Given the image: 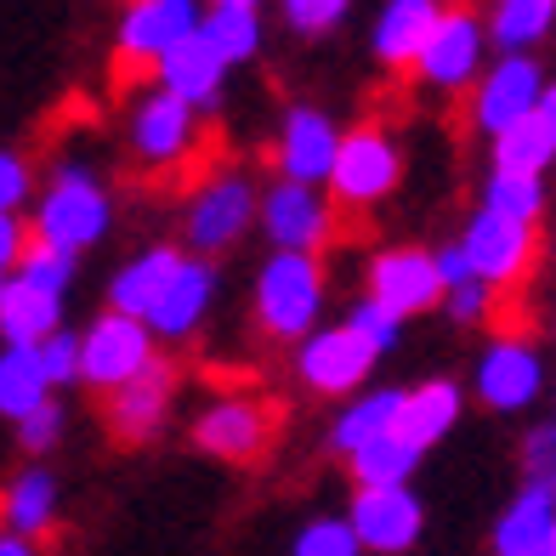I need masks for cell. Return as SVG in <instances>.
I'll return each mask as SVG.
<instances>
[{
	"label": "cell",
	"instance_id": "7dc6e473",
	"mask_svg": "<svg viewBox=\"0 0 556 556\" xmlns=\"http://www.w3.org/2000/svg\"><path fill=\"white\" fill-rule=\"evenodd\" d=\"M211 7H244V12H262V0H211Z\"/></svg>",
	"mask_w": 556,
	"mask_h": 556
},
{
	"label": "cell",
	"instance_id": "bcb514c9",
	"mask_svg": "<svg viewBox=\"0 0 556 556\" xmlns=\"http://www.w3.org/2000/svg\"><path fill=\"white\" fill-rule=\"evenodd\" d=\"M0 556H35L29 540H12V534H0Z\"/></svg>",
	"mask_w": 556,
	"mask_h": 556
},
{
	"label": "cell",
	"instance_id": "d590c367",
	"mask_svg": "<svg viewBox=\"0 0 556 556\" xmlns=\"http://www.w3.org/2000/svg\"><path fill=\"white\" fill-rule=\"evenodd\" d=\"M341 330H352L358 336L375 358H387V352L397 346V336H403V324L387 313V307H375V301H352V313L341 318Z\"/></svg>",
	"mask_w": 556,
	"mask_h": 556
},
{
	"label": "cell",
	"instance_id": "b9f144b4",
	"mask_svg": "<svg viewBox=\"0 0 556 556\" xmlns=\"http://www.w3.org/2000/svg\"><path fill=\"white\" fill-rule=\"evenodd\" d=\"M35 193V170L23 154H7L0 148V216H17V205Z\"/></svg>",
	"mask_w": 556,
	"mask_h": 556
},
{
	"label": "cell",
	"instance_id": "2e32d148",
	"mask_svg": "<svg viewBox=\"0 0 556 556\" xmlns=\"http://www.w3.org/2000/svg\"><path fill=\"white\" fill-rule=\"evenodd\" d=\"M336 142H341V125L313 109V103H295L278 119V182H301V188H324L330 182V165H336Z\"/></svg>",
	"mask_w": 556,
	"mask_h": 556
},
{
	"label": "cell",
	"instance_id": "f546056e",
	"mask_svg": "<svg viewBox=\"0 0 556 556\" xmlns=\"http://www.w3.org/2000/svg\"><path fill=\"white\" fill-rule=\"evenodd\" d=\"M46 397H52V387H46V375H40L35 346H0V415L17 426L23 415H35Z\"/></svg>",
	"mask_w": 556,
	"mask_h": 556
},
{
	"label": "cell",
	"instance_id": "7402d4cb",
	"mask_svg": "<svg viewBox=\"0 0 556 556\" xmlns=\"http://www.w3.org/2000/svg\"><path fill=\"white\" fill-rule=\"evenodd\" d=\"M182 256H188L182 244H148V250H137V256L109 278V313L142 324L148 313H154V301L165 295V285L176 278V267H182Z\"/></svg>",
	"mask_w": 556,
	"mask_h": 556
},
{
	"label": "cell",
	"instance_id": "ee69618b",
	"mask_svg": "<svg viewBox=\"0 0 556 556\" xmlns=\"http://www.w3.org/2000/svg\"><path fill=\"white\" fill-rule=\"evenodd\" d=\"M23 244H29V227H23L17 216H0V273H12V267H17Z\"/></svg>",
	"mask_w": 556,
	"mask_h": 556
},
{
	"label": "cell",
	"instance_id": "ffe728a7",
	"mask_svg": "<svg viewBox=\"0 0 556 556\" xmlns=\"http://www.w3.org/2000/svg\"><path fill=\"white\" fill-rule=\"evenodd\" d=\"M216 307V262H199V256H182L176 278L165 285V295L154 301V313H148V336L154 341H188L205 313Z\"/></svg>",
	"mask_w": 556,
	"mask_h": 556
},
{
	"label": "cell",
	"instance_id": "f6af8a7d",
	"mask_svg": "<svg viewBox=\"0 0 556 556\" xmlns=\"http://www.w3.org/2000/svg\"><path fill=\"white\" fill-rule=\"evenodd\" d=\"M540 125H545V137L556 148V86H545V97H540Z\"/></svg>",
	"mask_w": 556,
	"mask_h": 556
},
{
	"label": "cell",
	"instance_id": "44dd1931",
	"mask_svg": "<svg viewBox=\"0 0 556 556\" xmlns=\"http://www.w3.org/2000/svg\"><path fill=\"white\" fill-rule=\"evenodd\" d=\"M466 415V392L460 381H448V375H432V381H420L403 392V409H397V438L409 448H438L454 426Z\"/></svg>",
	"mask_w": 556,
	"mask_h": 556
},
{
	"label": "cell",
	"instance_id": "9a60e30c",
	"mask_svg": "<svg viewBox=\"0 0 556 556\" xmlns=\"http://www.w3.org/2000/svg\"><path fill=\"white\" fill-rule=\"evenodd\" d=\"M369 369H375V352L352 330H341V324H318L307 341H295V375H301V387L318 392V397L364 392Z\"/></svg>",
	"mask_w": 556,
	"mask_h": 556
},
{
	"label": "cell",
	"instance_id": "5bb4252c",
	"mask_svg": "<svg viewBox=\"0 0 556 556\" xmlns=\"http://www.w3.org/2000/svg\"><path fill=\"white\" fill-rule=\"evenodd\" d=\"M346 528L358 551L375 556H409L420 545V528H426V505L415 489H358L346 505Z\"/></svg>",
	"mask_w": 556,
	"mask_h": 556
},
{
	"label": "cell",
	"instance_id": "e0dca14e",
	"mask_svg": "<svg viewBox=\"0 0 556 556\" xmlns=\"http://www.w3.org/2000/svg\"><path fill=\"white\" fill-rule=\"evenodd\" d=\"M193 29H199V0H131L119 17V35H114L119 63L154 74V63Z\"/></svg>",
	"mask_w": 556,
	"mask_h": 556
},
{
	"label": "cell",
	"instance_id": "9c48e42d",
	"mask_svg": "<svg viewBox=\"0 0 556 556\" xmlns=\"http://www.w3.org/2000/svg\"><path fill=\"white\" fill-rule=\"evenodd\" d=\"M273 432H278V409L267 397H250V392H227V397H211L205 415L193 420V443L211 454V460H227V466H250L273 448Z\"/></svg>",
	"mask_w": 556,
	"mask_h": 556
},
{
	"label": "cell",
	"instance_id": "4dcf8cb0",
	"mask_svg": "<svg viewBox=\"0 0 556 556\" xmlns=\"http://www.w3.org/2000/svg\"><path fill=\"white\" fill-rule=\"evenodd\" d=\"M199 35L216 46V58L227 68H239L262 52V12H244V7H211L199 12Z\"/></svg>",
	"mask_w": 556,
	"mask_h": 556
},
{
	"label": "cell",
	"instance_id": "4fadbf2b",
	"mask_svg": "<svg viewBox=\"0 0 556 556\" xmlns=\"http://www.w3.org/2000/svg\"><path fill=\"white\" fill-rule=\"evenodd\" d=\"M205 142L199 131V114L188 103L165 97L160 86H148L131 109V160L148 170H170V165H188L193 148Z\"/></svg>",
	"mask_w": 556,
	"mask_h": 556
},
{
	"label": "cell",
	"instance_id": "c3c4849f",
	"mask_svg": "<svg viewBox=\"0 0 556 556\" xmlns=\"http://www.w3.org/2000/svg\"><path fill=\"white\" fill-rule=\"evenodd\" d=\"M540 556H556V528H551V540H545V551Z\"/></svg>",
	"mask_w": 556,
	"mask_h": 556
},
{
	"label": "cell",
	"instance_id": "60d3db41",
	"mask_svg": "<svg viewBox=\"0 0 556 556\" xmlns=\"http://www.w3.org/2000/svg\"><path fill=\"white\" fill-rule=\"evenodd\" d=\"M443 313H448L454 324H489V318L500 313V295L483 290L477 278H466L460 290H443Z\"/></svg>",
	"mask_w": 556,
	"mask_h": 556
},
{
	"label": "cell",
	"instance_id": "d6986e66",
	"mask_svg": "<svg viewBox=\"0 0 556 556\" xmlns=\"http://www.w3.org/2000/svg\"><path fill=\"white\" fill-rule=\"evenodd\" d=\"M154 86L165 97H176V103H188L193 114H205L222 103V86H227V63L216 58V46L205 35H182L170 46V52L154 63Z\"/></svg>",
	"mask_w": 556,
	"mask_h": 556
},
{
	"label": "cell",
	"instance_id": "52a82bcc",
	"mask_svg": "<svg viewBox=\"0 0 556 556\" xmlns=\"http://www.w3.org/2000/svg\"><path fill=\"white\" fill-rule=\"evenodd\" d=\"M489 68V35H483V17H477L471 7H448L438 12L432 35H426L420 58H415V86L438 91V97H454L477 86V74Z\"/></svg>",
	"mask_w": 556,
	"mask_h": 556
},
{
	"label": "cell",
	"instance_id": "e575fe53",
	"mask_svg": "<svg viewBox=\"0 0 556 556\" xmlns=\"http://www.w3.org/2000/svg\"><path fill=\"white\" fill-rule=\"evenodd\" d=\"M290 556H364V551L352 540L346 517H313V522H301Z\"/></svg>",
	"mask_w": 556,
	"mask_h": 556
},
{
	"label": "cell",
	"instance_id": "836d02e7",
	"mask_svg": "<svg viewBox=\"0 0 556 556\" xmlns=\"http://www.w3.org/2000/svg\"><path fill=\"white\" fill-rule=\"evenodd\" d=\"M74 273H80V256H63V250L40 244V239L23 244V256H17V267H12V278H23V285H35V290H46V295H68Z\"/></svg>",
	"mask_w": 556,
	"mask_h": 556
},
{
	"label": "cell",
	"instance_id": "7bdbcfd3",
	"mask_svg": "<svg viewBox=\"0 0 556 556\" xmlns=\"http://www.w3.org/2000/svg\"><path fill=\"white\" fill-rule=\"evenodd\" d=\"M432 267H438V285H443V290H460L466 278H471L460 244H438V250H432Z\"/></svg>",
	"mask_w": 556,
	"mask_h": 556
},
{
	"label": "cell",
	"instance_id": "8fae6325",
	"mask_svg": "<svg viewBox=\"0 0 556 556\" xmlns=\"http://www.w3.org/2000/svg\"><path fill=\"white\" fill-rule=\"evenodd\" d=\"M364 278H369L364 301L387 307L397 324L443 307V285H438V267H432V250H426V244H387V250H375Z\"/></svg>",
	"mask_w": 556,
	"mask_h": 556
},
{
	"label": "cell",
	"instance_id": "1f68e13d",
	"mask_svg": "<svg viewBox=\"0 0 556 556\" xmlns=\"http://www.w3.org/2000/svg\"><path fill=\"white\" fill-rule=\"evenodd\" d=\"M551 165H556V148H551V137H545L540 114H534V119H517L511 131L494 137V165H489V170H505V176H540V182H545Z\"/></svg>",
	"mask_w": 556,
	"mask_h": 556
},
{
	"label": "cell",
	"instance_id": "603a6c76",
	"mask_svg": "<svg viewBox=\"0 0 556 556\" xmlns=\"http://www.w3.org/2000/svg\"><path fill=\"white\" fill-rule=\"evenodd\" d=\"M438 12H443L438 0H387L381 17H375V29H369L375 63H381L387 74H409L415 58H420V46H426V35H432Z\"/></svg>",
	"mask_w": 556,
	"mask_h": 556
},
{
	"label": "cell",
	"instance_id": "f1b7e54d",
	"mask_svg": "<svg viewBox=\"0 0 556 556\" xmlns=\"http://www.w3.org/2000/svg\"><path fill=\"white\" fill-rule=\"evenodd\" d=\"M415 466H420V448H409L397 432H387V438H375V443L346 454V471H352L358 489H409Z\"/></svg>",
	"mask_w": 556,
	"mask_h": 556
},
{
	"label": "cell",
	"instance_id": "3957f363",
	"mask_svg": "<svg viewBox=\"0 0 556 556\" xmlns=\"http://www.w3.org/2000/svg\"><path fill=\"white\" fill-rule=\"evenodd\" d=\"M403 188V148L387 125H352L336 142V165H330V205L336 211H375Z\"/></svg>",
	"mask_w": 556,
	"mask_h": 556
},
{
	"label": "cell",
	"instance_id": "484cf974",
	"mask_svg": "<svg viewBox=\"0 0 556 556\" xmlns=\"http://www.w3.org/2000/svg\"><path fill=\"white\" fill-rule=\"evenodd\" d=\"M551 528H556V500L522 483V494L494 517L489 551H494V556H540L545 540H551Z\"/></svg>",
	"mask_w": 556,
	"mask_h": 556
},
{
	"label": "cell",
	"instance_id": "ac0fdd59",
	"mask_svg": "<svg viewBox=\"0 0 556 556\" xmlns=\"http://www.w3.org/2000/svg\"><path fill=\"white\" fill-rule=\"evenodd\" d=\"M170 397H176V364L170 358H154L142 375H131L125 387L109 392V432L125 448L160 438V426L170 415Z\"/></svg>",
	"mask_w": 556,
	"mask_h": 556
},
{
	"label": "cell",
	"instance_id": "30bf717a",
	"mask_svg": "<svg viewBox=\"0 0 556 556\" xmlns=\"http://www.w3.org/2000/svg\"><path fill=\"white\" fill-rule=\"evenodd\" d=\"M545 86H551V80H545V68H540L534 52L494 58L483 74H477V86H471V125L494 142L500 131H511L517 119H534V114H540Z\"/></svg>",
	"mask_w": 556,
	"mask_h": 556
},
{
	"label": "cell",
	"instance_id": "ba28073f",
	"mask_svg": "<svg viewBox=\"0 0 556 556\" xmlns=\"http://www.w3.org/2000/svg\"><path fill=\"white\" fill-rule=\"evenodd\" d=\"M256 227L273 239V250H295V256H318L324 244L341 239V211L330 205L324 188L301 182H273L256 193Z\"/></svg>",
	"mask_w": 556,
	"mask_h": 556
},
{
	"label": "cell",
	"instance_id": "ab89813d",
	"mask_svg": "<svg viewBox=\"0 0 556 556\" xmlns=\"http://www.w3.org/2000/svg\"><path fill=\"white\" fill-rule=\"evenodd\" d=\"M285 7V23L295 35H330L336 23H346L352 0H278Z\"/></svg>",
	"mask_w": 556,
	"mask_h": 556
},
{
	"label": "cell",
	"instance_id": "74e56055",
	"mask_svg": "<svg viewBox=\"0 0 556 556\" xmlns=\"http://www.w3.org/2000/svg\"><path fill=\"white\" fill-rule=\"evenodd\" d=\"M522 477H528V489L556 500V426L551 420L522 438Z\"/></svg>",
	"mask_w": 556,
	"mask_h": 556
},
{
	"label": "cell",
	"instance_id": "d6a6232c",
	"mask_svg": "<svg viewBox=\"0 0 556 556\" xmlns=\"http://www.w3.org/2000/svg\"><path fill=\"white\" fill-rule=\"evenodd\" d=\"M489 216H505V222H522V227H540L545 216V182L540 176H505V170H489L483 176V205Z\"/></svg>",
	"mask_w": 556,
	"mask_h": 556
},
{
	"label": "cell",
	"instance_id": "f35d334b",
	"mask_svg": "<svg viewBox=\"0 0 556 556\" xmlns=\"http://www.w3.org/2000/svg\"><path fill=\"white\" fill-rule=\"evenodd\" d=\"M63 426H68V409H63L58 397H46L35 415H23V420H17V443H23V454H52L58 438H63Z\"/></svg>",
	"mask_w": 556,
	"mask_h": 556
},
{
	"label": "cell",
	"instance_id": "6da1fadb",
	"mask_svg": "<svg viewBox=\"0 0 556 556\" xmlns=\"http://www.w3.org/2000/svg\"><path fill=\"white\" fill-rule=\"evenodd\" d=\"M109 222H114V199L103 188V176L86 165H58V176L46 182L40 205H35L29 239L63 250V256H86L91 244H103Z\"/></svg>",
	"mask_w": 556,
	"mask_h": 556
},
{
	"label": "cell",
	"instance_id": "5b68a950",
	"mask_svg": "<svg viewBox=\"0 0 556 556\" xmlns=\"http://www.w3.org/2000/svg\"><path fill=\"white\" fill-rule=\"evenodd\" d=\"M460 244V256L471 267V278L483 290H494L500 301L522 290L528 278L540 267V233L522 222H505V216H489V211H471L466 216V233L454 239Z\"/></svg>",
	"mask_w": 556,
	"mask_h": 556
},
{
	"label": "cell",
	"instance_id": "816d5d0a",
	"mask_svg": "<svg viewBox=\"0 0 556 556\" xmlns=\"http://www.w3.org/2000/svg\"><path fill=\"white\" fill-rule=\"evenodd\" d=\"M551 426H556V415H551Z\"/></svg>",
	"mask_w": 556,
	"mask_h": 556
},
{
	"label": "cell",
	"instance_id": "8d00e7d4",
	"mask_svg": "<svg viewBox=\"0 0 556 556\" xmlns=\"http://www.w3.org/2000/svg\"><path fill=\"white\" fill-rule=\"evenodd\" d=\"M35 358H40V375H46V387H74L80 381V336L74 330H58V336H46L35 346Z\"/></svg>",
	"mask_w": 556,
	"mask_h": 556
},
{
	"label": "cell",
	"instance_id": "7c38bea8",
	"mask_svg": "<svg viewBox=\"0 0 556 556\" xmlns=\"http://www.w3.org/2000/svg\"><path fill=\"white\" fill-rule=\"evenodd\" d=\"M160 358V341L148 336V324L137 318H119V313H103L80 336V381L91 392H114L125 387L131 375H142L148 364Z\"/></svg>",
	"mask_w": 556,
	"mask_h": 556
},
{
	"label": "cell",
	"instance_id": "d4e9b609",
	"mask_svg": "<svg viewBox=\"0 0 556 556\" xmlns=\"http://www.w3.org/2000/svg\"><path fill=\"white\" fill-rule=\"evenodd\" d=\"M0 522H7L12 540H40L46 528L58 522V477L46 466H29L17 471L7 489H0Z\"/></svg>",
	"mask_w": 556,
	"mask_h": 556
},
{
	"label": "cell",
	"instance_id": "8992f818",
	"mask_svg": "<svg viewBox=\"0 0 556 556\" xmlns=\"http://www.w3.org/2000/svg\"><path fill=\"white\" fill-rule=\"evenodd\" d=\"M471 392L494 415L534 409V403L545 397V352H540V341L522 336V330H500L483 352H477Z\"/></svg>",
	"mask_w": 556,
	"mask_h": 556
},
{
	"label": "cell",
	"instance_id": "277c9868",
	"mask_svg": "<svg viewBox=\"0 0 556 556\" xmlns=\"http://www.w3.org/2000/svg\"><path fill=\"white\" fill-rule=\"evenodd\" d=\"M256 182H250L244 170H211L199 176L188 205H182V250L199 262L222 256V250H233L250 227H256Z\"/></svg>",
	"mask_w": 556,
	"mask_h": 556
},
{
	"label": "cell",
	"instance_id": "cb8c5ba5",
	"mask_svg": "<svg viewBox=\"0 0 556 556\" xmlns=\"http://www.w3.org/2000/svg\"><path fill=\"white\" fill-rule=\"evenodd\" d=\"M58 330H63V295H46V290L7 273V285H0V341L7 346H40Z\"/></svg>",
	"mask_w": 556,
	"mask_h": 556
},
{
	"label": "cell",
	"instance_id": "7a4b0ae2",
	"mask_svg": "<svg viewBox=\"0 0 556 556\" xmlns=\"http://www.w3.org/2000/svg\"><path fill=\"white\" fill-rule=\"evenodd\" d=\"M250 307L267 341H307L324 313V267L318 256H295V250H273L256 273Z\"/></svg>",
	"mask_w": 556,
	"mask_h": 556
},
{
	"label": "cell",
	"instance_id": "f907efd6",
	"mask_svg": "<svg viewBox=\"0 0 556 556\" xmlns=\"http://www.w3.org/2000/svg\"><path fill=\"white\" fill-rule=\"evenodd\" d=\"M0 285H7V273H0Z\"/></svg>",
	"mask_w": 556,
	"mask_h": 556
},
{
	"label": "cell",
	"instance_id": "4316f807",
	"mask_svg": "<svg viewBox=\"0 0 556 556\" xmlns=\"http://www.w3.org/2000/svg\"><path fill=\"white\" fill-rule=\"evenodd\" d=\"M556 29V0H489L483 35L500 58H522Z\"/></svg>",
	"mask_w": 556,
	"mask_h": 556
},
{
	"label": "cell",
	"instance_id": "83f0119b",
	"mask_svg": "<svg viewBox=\"0 0 556 556\" xmlns=\"http://www.w3.org/2000/svg\"><path fill=\"white\" fill-rule=\"evenodd\" d=\"M397 409H403V387H375V392H358V397H352L346 409L330 420V448L346 460L352 448H364V443H375V438L397 432Z\"/></svg>",
	"mask_w": 556,
	"mask_h": 556
},
{
	"label": "cell",
	"instance_id": "681fc988",
	"mask_svg": "<svg viewBox=\"0 0 556 556\" xmlns=\"http://www.w3.org/2000/svg\"><path fill=\"white\" fill-rule=\"evenodd\" d=\"M438 7H443V12H448V7H471V0H438Z\"/></svg>",
	"mask_w": 556,
	"mask_h": 556
}]
</instances>
